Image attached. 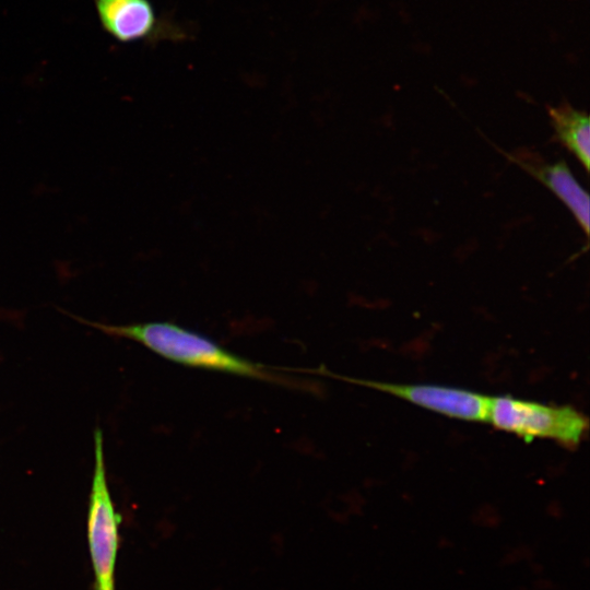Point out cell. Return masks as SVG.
Listing matches in <instances>:
<instances>
[{
    "label": "cell",
    "instance_id": "2",
    "mask_svg": "<svg viewBox=\"0 0 590 590\" xmlns=\"http://www.w3.org/2000/svg\"><path fill=\"white\" fill-rule=\"evenodd\" d=\"M487 423L527 441L551 439L571 448L581 442L589 428L588 417L571 405L546 404L511 396L491 397Z\"/></svg>",
    "mask_w": 590,
    "mask_h": 590
},
{
    "label": "cell",
    "instance_id": "5",
    "mask_svg": "<svg viewBox=\"0 0 590 590\" xmlns=\"http://www.w3.org/2000/svg\"><path fill=\"white\" fill-rule=\"evenodd\" d=\"M103 30L119 43L155 40L165 34L150 0H93Z\"/></svg>",
    "mask_w": 590,
    "mask_h": 590
},
{
    "label": "cell",
    "instance_id": "4",
    "mask_svg": "<svg viewBox=\"0 0 590 590\" xmlns=\"http://www.w3.org/2000/svg\"><path fill=\"white\" fill-rule=\"evenodd\" d=\"M342 379L389 393L451 418L487 423L489 396L438 385L392 384L347 377Z\"/></svg>",
    "mask_w": 590,
    "mask_h": 590
},
{
    "label": "cell",
    "instance_id": "1",
    "mask_svg": "<svg viewBox=\"0 0 590 590\" xmlns=\"http://www.w3.org/2000/svg\"><path fill=\"white\" fill-rule=\"evenodd\" d=\"M73 318L108 335L137 341L160 356L189 367L255 379L279 380V377L270 373L266 366L238 356L213 340L173 322L152 321L114 326L88 321L76 316Z\"/></svg>",
    "mask_w": 590,
    "mask_h": 590
},
{
    "label": "cell",
    "instance_id": "7",
    "mask_svg": "<svg viewBox=\"0 0 590 590\" xmlns=\"http://www.w3.org/2000/svg\"><path fill=\"white\" fill-rule=\"evenodd\" d=\"M556 138L588 172L590 166V121L587 113L565 103L547 107Z\"/></svg>",
    "mask_w": 590,
    "mask_h": 590
},
{
    "label": "cell",
    "instance_id": "6",
    "mask_svg": "<svg viewBox=\"0 0 590 590\" xmlns=\"http://www.w3.org/2000/svg\"><path fill=\"white\" fill-rule=\"evenodd\" d=\"M512 158L545 184L568 206L588 236L589 196L579 186L566 163L542 164L533 157L523 155Z\"/></svg>",
    "mask_w": 590,
    "mask_h": 590
},
{
    "label": "cell",
    "instance_id": "3",
    "mask_svg": "<svg viewBox=\"0 0 590 590\" xmlns=\"http://www.w3.org/2000/svg\"><path fill=\"white\" fill-rule=\"evenodd\" d=\"M94 470L87 508V543L94 571V590H115L120 515L113 503L104 457L102 429L94 432Z\"/></svg>",
    "mask_w": 590,
    "mask_h": 590
}]
</instances>
